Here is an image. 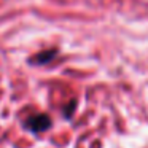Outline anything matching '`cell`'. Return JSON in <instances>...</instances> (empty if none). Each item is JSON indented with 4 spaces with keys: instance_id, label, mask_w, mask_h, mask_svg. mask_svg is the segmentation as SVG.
<instances>
[{
    "instance_id": "cell-1",
    "label": "cell",
    "mask_w": 148,
    "mask_h": 148,
    "mask_svg": "<svg viewBox=\"0 0 148 148\" xmlns=\"http://www.w3.org/2000/svg\"><path fill=\"white\" fill-rule=\"evenodd\" d=\"M49 126H51V119L48 118V115H35L26 121V127H29L32 132H43Z\"/></svg>"
},
{
    "instance_id": "cell-2",
    "label": "cell",
    "mask_w": 148,
    "mask_h": 148,
    "mask_svg": "<svg viewBox=\"0 0 148 148\" xmlns=\"http://www.w3.org/2000/svg\"><path fill=\"white\" fill-rule=\"evenodd\" d=\"M56 54H58V51L56 49H46V51H42L38 53V54L35 56V58L30 59V64H48L49 61H53V59L56 58Z\"/></svg>"
}]
</instances>
